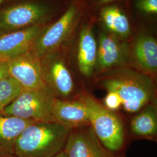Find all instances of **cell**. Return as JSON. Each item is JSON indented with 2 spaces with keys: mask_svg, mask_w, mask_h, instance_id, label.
Instances as JSON below:
<instances>
[{
  "mask_svg": "<svg viewBox=\"0 0 157 157\" xmlns=\"http://www.w3.org/2000/svg\"><path fill=\"white\" fill-rule=\"evenodd\" d=\"M130 130L136 136L152 138L157 133V107L154 101L143 107L132 119Z\"/></svg>",
  "mask_w": 157,
  "mask_h": 157,
  "instance_id": "16",
  "label": "cell"
},
{
  "mask_svg": "<svg viewBox=\"0 0 157 157\" xmlns=\"http://www.w3.org/2000/svg\"><path fill=\"white\" fill-rule=\"evenodd\" d=\"M7 62L10 76L24 90L48 89L42 77L40 58L33 51H29Z\"/></svg>",
  "mask_w": 157,
  "mask_h": 157,
  "instance_id": "7",
  "label": "cell"
},
{
  "mask_svg": "<svg viewBox=\"0 0 157 157\" xmlns=\"http://www.w3.org/2000/svg\"><path fill=\"white\" fill-rule=\"evenodd\" d=\"M4 154H3V153H2V152H1L0 151V157H3V155H4Z\"/></svg>",
  "mask_w": 157,
  "mask_h": 157,
  "instance_id": "25",
  "label": "cell"
},
{
  "mask_svg": "<svg viewBox=\"0 0 157 157\" xmlns=\"http://www.w3.org/2000/svg\"><path fill=\"white\" fill-rule=\"evenodd\" d=\"M52 112L56 122L72 130L90 126L87 109L80 98L67 100L56 97Z\"/></svg>",
  "mask_w": 157,
  "mask_h": 157,
  "instance_id": "11",
  "label": "cell"
},
{
  "mask_svg": "<svg viewBox=\"0 0 157 157\" xmlns=\"http://www.w3.org/2000/svg\"><path fill=\"white\" fill-rule=\"evenodd\" d=\"M54 157H67V155L66 154L65 152L64 151V150H63L62 151L60 152L59 153H58L56 156Z\"/></svg>",
  "mask_w": 157,
  "mask_h": 157,
  "instance_id": "22",
  "label": "cell"
},
{
  "mask_svg": "<svg viewBox=\"0 0 157 157\" xmlns=\"http://www.w3.org/2000/svg\"><path fill=\"white\" fill-rule=\"evenodd\" d=\"M129 56L128 48L119 41L116 37L101 34L95 65L98 72L108 71L123 66L128 61Z\"/></svg>",
  "mask_w": 157,
  "mask_h": 157,
  "instance_id": "12",
  "label": "cell"
},
{
  "mask_svg": "<svg viewBox=\"0 0 157 157\" xmlns=\"http://www.w3.org/2000/svg\"><path fill=\"white\" fill-rule=\"evenodd\" d=\"M46 10L34 3L12 6L0 13V36L39 24L45 16Z\"/></svg>",
  "mask_w": 157,
  "mask_h": 157,
  "instance_id": "8",
  "label": "cell"
},
{
  "mask_svg": "<svg viewBox=\"0 0 157 157\" xmlns=\"http://www.w3.org/2000/svg\"><path fill=\"white\" fill-rule=\"evenodd\" d=\"M55 98L48 89L24 90L1 115L13 116L36 122H56L52 112Z\"/></svg>",
  "mask_w": 157,
  "mask_h": 157,
  "instance_id": "4",
  "label": "cell"
},
{
  "mask_svg": "<svg viewBox=\"0 0 157 157\" xmlns=\"http://www.w3.org/2000/svg\"><path fill=\"white\" fill-rule=\"evenodd\" d=\"M77 15L76 7L71 6L56 22L40 32L32 50L40 58L56 52L67 39Z\"/></svg>",
  "mask_w": 157,
  "mask_h": 157,
  "instance_id": "6",
  "label": "cell"
},
{
  "mask_svg": "<svg viewBox=\"0 0 157 157\" xmlns=\"http://www.w3.org/2000/svg\"><path fill=\"white\" fill-rule=\"evenodd\" d=\"M3 1H4V0H0V4H1Z\"/></svg>",
  "mask_w": 157,
  "mask_h": 157,
  "instance_id": "26",
  "label": "cell"
},
{
  "mask_svg": "<svg viewBox=\"0 0 157 157\" xmlns=\"http://www.w3.org/2000/svg\"><path fill=\"white\" fill-rule=\"evenodd\" d=\"M24 89L11 76L0 81V115Z\"/></svg>",
  "mask_w": 157,
  "mask_h": 157,
  "instance_id": "18",
  "label": "cell"
},
{
  "mask_svg": "<svg viewBox=\"0 0 157 157\" xmlns=\"http://www.w3.org/2000/svg\"><path fill=\"white\" fill-rule=\"evenodd\" d=\"M137 6L141 11L148 13H157V0H140Z\"/></svg>",
  "mask_w": 157,
  "mask_h": 157,
  "instance_id": "20",
  "label": "cell"
},
{
  "mask_svg": "<svg viewBox=\"0 0 157 157\" xmlns=\"http://www.w3.org/2000/svg\"><path fill=\"white\" fill-rule=\"evenodd\" d=\"M107 91V95L104 99L103 105L112 111L118 110L121 108L122 102L118 94L113 91Z\"/></svg>",
  "mask_w": 157,
  "mask_h": 157,
  "instance_id": "19",
  "label": "cell"
},
{
  "mask_svg": "<svg viewBox=\"0 0 157 157\" xmlns=\"http://www.w3.org/2000/svg\"><path fill=\"white\" fill-rule=\"evenodd\" d=\"M87 109L90 127L102 145L111 151H118L124 146V125L118 116L93 96L84 94L79 97Z\"/></svg>",
  "mask_w": 157,
  "mask_h": 157,
  "instance_id": "3",
  "label": "cell"
},
{
  "mask_svg": "<svg viewBox=\"0 0 157 157\" xmlns=\"http://www.w3.org/2000/svg\"><path fill=\"white\" fill-rule=\"evenodd\" d=\"M97 56V42L89 28L81 32L78 41V69L85 77H90L94 71Z\"/></svg>",
  "mask_w": 157,
  "mask_h": 157,
  "instance_id": "15",
  "label": "cell"
},
{
  "mask_svg": "<svg viewBox=\"0 0 157 157\" xmlns=\"http://www.w3.org/2000/svg\"><path fill=\"white\" fill-rule=\"evenodd\" d=\"M34 122L30 119L0 115V151L13 154L17 139L25 129Z\"/></svg>",
  "mask_w": 157,
  "mask_h": 157,
  "instance_id": "14",
  "label": "cell"
},
{
  "mask_svg": "<svg viewBox=\"0 0 157 157\" xmlns=\"http://www.w3.org/2000/svg\"><path fill=\"white\" fill-rule=\"evenodd\" d=\"M101 17L107 28L115 36L121 38H126L129 36V19L118 7L110 6L103 8Z\"/></svg>",
  "mask_w": 157,
  "mask_h": 157,
  "instance_id": "17",
  "label": "cell"
},
{
  "mask_svg": "<svg viewBox=\"0 0 157 157\" xmlns=\"http://www.w3.org/2000/svg\"><path fill=\"white\" fill-rule=\"evenodd\" d=\"M41 73L47 87L56 98L67 99L73 93L72 75L57 51L40 58Z\"/></svg>",
  "mask_w": 157,
  "mask_h": 157,
  "instance_id": "5",
  "label": "cell"
},
{
  "mask_svg": "<svg viewBox=\"0 0 157 157\" xmlns=\"http://www.w3.org/2000/svg\"><path fill=\"white\" fill-rule=\"evenodd\" d=\"M72 129L57 122H34L17 139V157H54L62 151Z\"/></svg>",
  "mask_w": 157,
  "mask_h": 157,
  "instance_id": "2",
  "label": "cell"
},
{
  "mask_svg": "<svg viewBox=\"0 0 157 157\" xmlns=\"http://www.w3.org/2000/svg\"><path fill=\"white\" fill-rule=\"evenodd\" d=\"M10 76L8 62L0 60V81Z\"/></svg>",
  "mask_w": 157,
  "mask_h": 157,
  "instance_id": "21",
  "label": "cell"
},
{
  "mask_svg": "<svg viewBox=\"0 0 157 157\" xmlns=\"http://www.w3.org/2000/svg\"><path fill=\"white\" fill-rule=\"evenodd\" d=\"M116 1V0H101V3L104 4V3H107V2H109L111 1Z\"/></svg>",
  "mask_w": 157,
  "mask_h": 157,
  "instance_id": "24",
  "label": "cell"
},
{
  "mask_svg": "<svg viewBox=\"0 0 157 157\" xmlns=\"http://www.w3.org/2000/svg\"><path fill=\"white\" fill-rule=\"evenodd\" d=\"M2 157H17L15 155H14L13 154H4Z\"/></svg>",
  "mask_w": 157,
  "mask_h": 157,
  "instance_id": "23",
  "label": "cell"
},
{
  "mask_svg": "<svg viewBox=\"0 0 157 157\" xmlns=\"http://www.w3.org/2000/svg\"><path fill=\"white\" fill-rule=\"evenodd\" d=\"M84 128L71 130L63 149L67 157H111L92 128Z\"/></svg>",
  "mask_w": 157,
  "mask_h": 157,
  "instance_id": "9",
  "label": "cell"
},
{
  "mask_svg": "<svg viewBox=\"0 0 157 157\" xmlns=\"http://www.w3.org/2000/svg\"><path fill=\"white\" fill-rule=\"evenodd\" d=\"M133 56L142 73L148 76L156 73L157 42L154 38L150 36L139 37L133 47Z\"/></svg>",
  "mask_w": 157,
  "mask_h": 157,
  "instance_id": "13",
  "label": "cell"
},
{
  "mask_svg": "<svg viewBox=\"0 0 157 157\" xmlns=\"http://www.w3.org/2000/svg\"><path fill=\"white\" fill-rule=\"evenodd\" d=\"M39 24L0 36V60L8 61L32 50L34 42L41 32Z\"/></svg>",
  "mask_w": 157,
  "mask_h": 157,
  "instance_id": "10",
  "label": "cell"
},
{
  "mask_svg": "<svg viewBox=\"0 0 157 157\" xmlns=\"http://www.w3.org/2000/svg\"><path fill=\"white\" fill-rule=\"evenodd\" d=\"M98 84L117 93L128 113L139 112L155 100L156 86L151 76L130 68L113 70L98 79Z\"/></svg>",
  "mask_w": 157,
  "mask_h": 157,
  "instance_id": "1",
  "label": "cell"
}]
</instances>
